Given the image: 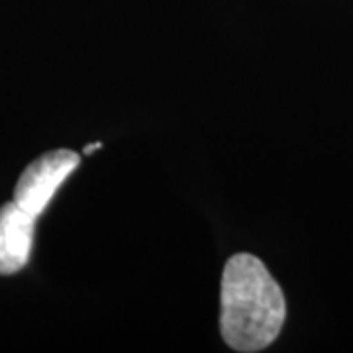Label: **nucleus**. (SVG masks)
I'll use <instances>...</instances> for the list:
<instances>
[{"label":"nucleus","mask_w":353,"mask_h":353,"mask_svg":"<svg viewBox=\"0 0 353 353\" xmlns=\"http://www.w3.org/2000/svg\"><path fill=\"white\" fill-rule=\"evenodd\" d=\"M79 163L81 155L69 150L43 153L34 163L28 165L20 175L14 189V202L20 204L30 214L39 216L50 206L57 189L75 171Z\"/></svg>","instance_id":"2"},{"label":"nucleus","mask_w":353,"mask_h":353,"mask_svg":"<svg viewBox=\"0 0 353 353\" xmlns=\"http://www.w3.org/2000/svg\"><path fill=\"white\" fill-rule=\"evenodd\" d=\"M36 220L38 216L30 214L14 201L0 208V275H14L28 265Z\"/></svg>","instance_id":"3"},{"label":"nucleus","mask_w":353,"mask_h":353,"mask_svg":"<svg viewBox=\"0 0 353 353\" xmlns=\"http://www.w3.org/2000/svg\"><path fill=\"white\" fill-rule=\"evenodd\" d=\"M101 148H102V141H97V143H90V145H87V148L83 150V153H85V155H88V153L97 152V150H101Z\"/></svg>","instance_id":"4"},{"label":"nucleus","mask_w":353,"mask_h":353,"mask_svg":"<svg viewBox=\"0 0 353 353\" xmlns=\"http://www.w3.org/2000/svg\"><path fill=\"white\" fill-rule=\"evenodd\" d=\"M222 338L236 352H261L277 340L287 304L261 259L238 253L228 259L220 290Z\"/></svg>","instance_id":"1"}]
</instances>
